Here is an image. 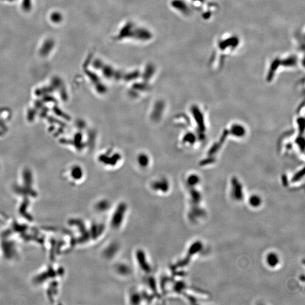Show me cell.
Returning a JSON list of instances; mask_svg holds the SVG:
<instances>
[{
    "mask_svg": "<svg viewBox=\"0 0 305 305\" xmlns=\"http://www.w3.org/2000/svg\"><path fill=\"white\" fill-rule=\"evenodd\" d=\"M280 257L278 254L275 252L269 253L265 258L267 265L271 268H275L279 265Z\"/></svg>",
    "mask_w": 305,
    "mask_h": 305,
    "instance_id": "6da1fadb",
    "label": "cell"
},
{
    "mask_svg": "<svg viewBox=\"0 0 305 305\" xmlns=\"http://www.w3.org/2000/svg\"><path fill=\"white\" fill-rule=\"evenodd\" d=\"M262 202V201L261 198L257 195H253L249 199V203L250 206L254 208H257L260 207L261 205Z\"/></svg>",
    "mask_w": 305,
    "mask_h": 305,
    "instance_id": "7a4b0ae2",
    "label": "cell"
}]
</instances>
